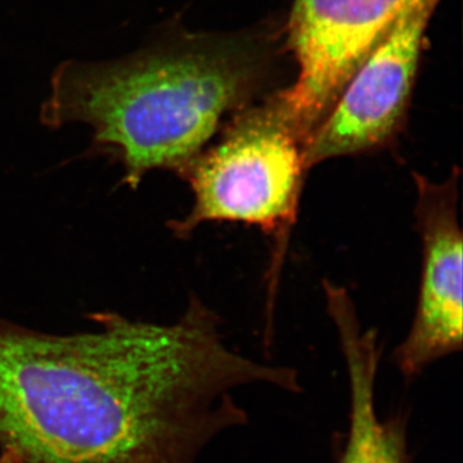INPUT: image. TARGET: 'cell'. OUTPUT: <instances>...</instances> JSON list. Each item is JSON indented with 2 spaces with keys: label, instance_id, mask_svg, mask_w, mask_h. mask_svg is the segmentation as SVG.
Segmentation results:
<instances>
[{
  "label": "cell",
  "instance_id": "5",
  "mask_svg": "<svg viewBox=\"0 0 463 463\" xmlns=\"http://www.w3.org/2000/svg\"><path fill=\"white\" fill-rule=\"evenodd\" d=\"M440 0H411L388 35L356 69L303 149L310 172L332 158L385 147L407 109L423 35Z\"/></svg>",
  "mask_w": 463,
  "mask_h": 463
},
{
  "label": "cell",
  "instance_id": "3",
  "mask_svg": "<svg viewBox=\"0 0 463 463\" xmlns=\"http://www.w3.org/2000/svg\"><path fill=\"white\" fill-rule=\"evenodd\" d=\"M307 173L303 146L268 103L248 109L179 174L190 184L194 203L167 228L176 239H188L213 222L254 225L276 239L273 270L279 274Z\"/></svg>",
  "mask_w": 463,
  "mask_h": 463
},
{
  "label": "cell",
  "instance_id": "2",
  "mask_svg": "<svg viewBox=\"0 0 463 463\" xmlns=\"http://www.w3.org/2000/svg\"><path fill=\"white\" fill-rule=\"evenodd\" d=\"M41 108L51 129L84 124L91 151L114 158L125 185L154 170L181 174L246 93L245 72L192 41H160L109 61L60 63Z\"/></svg>",
  "mask_w": 463,
  "mask_h": 463
},
{
  "label": "cell",
  "instance_id": "7",
  "mask_svg": "<svg viewBox=\"0 0 463 463\" xmlns=\"http://www.w3.org/2000/svg\"><path fill=\"white\" fill-rule=\"evenodd\" d=\"M323 291L349 380V428L336 463H411L408 413L395 412L383 419L377 412L381 354L377 332L364 330L345 288L323 281Z\"/></svg>",
  "mask_w": 463,
  "mask_h": 463
},
{
  "label": "cell",
  "instance_id": "8",
  "mask_svg": "<svg viewBox=\"0 0 463 463\" xmlns=\"http://www.w3.org/2000/svg\"><path fill=\"white\" fill-rule=\"evenodd\" d=\"M0 463H26L21 457H18L16 453L11 452V450L3 449L2 456H0Z\"/></svg>",
  "mask_w": 463,
  "mask_h": 463
},
{
  "label": "cell",
  "instance_id": "4",
  "mask_svg": "<svg viewBox=\"0 0 463 463\" xmlns=\"http://www.w3.org/2000/svg\"><path fill=\"white\" fill-rule=\"evenodd\" d=\"M410 2L297 0L289 17V43L297 54L298 79L268 105L303 149Z\"/></svg>",
  "mask_w": 463,
  "mask_h": 463
},
{
  "label": "cell",
  "instance_id": "1",
  "mask_svg": "<svg viewBox=\"0 0 463 463\" xmlns=\"http://www.w3.org/2000/svg\"><path fill=\"white\" fill-rule=\"evenodd\" d=\"M91 319L97 330L54 335L0 318V446L26 463H199L249 425L234 390L303 392L297 368L227 346L200 298L170 325Z\"/></svg>",
  "mask_w": 463,
  "mask_h": 463
},
{
  "label": "cell",
  "instance_id": "6",
  "mask_svg": "<svg viewBox=\"0 0 463 463\" xmlns=\"http://www.w3.org/2000/svg\"><path fill=\"white\" fill-rule=\"evenodd\" d=\"M458 166L435 182L412 174L416 228L421 239V279L416 312L392 361L405 381L461 352L463 344V237L458 218Z\"/></svg>",
  "mask_w": 463,
  "mask_h": 463
}]
</instances>
